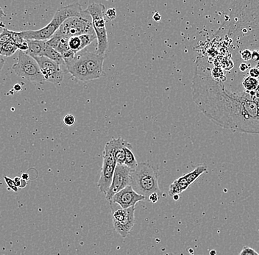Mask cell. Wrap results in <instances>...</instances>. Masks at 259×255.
Listing matches in <instances>:
<instances>
[{
    "mask_svg": "<svg viewBox=\"0 0 259 255\" xmlns=\"http://www.w3.org/2000/svg\"><path fill=\"white\" fill-rule=\"evenodd\" d=\"M217 252L216 251H214V250H213V251H210V255H216Z\"/></svg>",
    "mask_w": 259,
    "mask_h": 255,
    "instance_id": "cell-38",
    "label": "cell"
},
{
    "mask_svg": "<svg viewBox=\"0 0 259 255\" xmlns=\"http://www.w3.org/2000/svg\"><path fill=\"white\" fill-rule=\"evenodd\" d=\"M131 171L132 170L125 165H116L112 183L105 194L107 201L111 202L115 194L131 185Z\"/></svg>",
    "mask_w": 259,
    "mask_h": 255,
    "instance_id": "cell-7",
    "label": "cell"
},
{
    "mask_svg": "<svg viewBox=\"0 0 259 255\" xmlns=\"http://www.w3.org/2000/svg\"><path fill=\"white\" fill-rule=\"evenodd\" d=\"M14 88H15L16 91H19L22 89V87L19 85H16L15 86H14Z\"/></svg>",
    "mask_w": 259,
    "mask_h": 255,
    "instance_id": "cell-36",
    "label": "cell"
},
{
    "mask_svg": "<svg viewBox=\"0 0 259 255\" xmlns=\"http://www.w3.org/2000/svg\"><path fill=\"white\" fill-rule=\"evenodd\" d=\"M39 66L40 72L45 82L60 84L64 80V72L61 66L55 61L45 56L33 58Z\"/></svg>",
    "mask_w": 259,
    "mask_h": 255,
    "instance_id": "cell-9",
    "label": "cell"
},
{
    "mask_svg": "<svg viewBox=\"0 0 259 255\" xmlns=\"http://www.w3.org/2000/svg\"><path fill=\"white\" fill-rule=\"evenodd\" d=\"M56 33L69 39L72 37L93 34L95 32L92 25V17L85 10H83L79 17L66 19Z\"/></svg>",
    "mask_w": 259,
    "mask_h": 255,
    "instance_id": "cell-4",
    "label": "cell"
},
{
    "mask_svg": "<svg viewBox=\"0 0 259 255\" xmlns=\"http://www.w3.org/2000/svg\"><path fill=\"white\" fill-rule=\"evenodd\" d=\"M165 255H175V254H173V253H168V254H166Z\"/></svg>",
    "mask_w": 259,
    "mask_h": 255,
    "instance_id": "cell-39",
    "label": "cell"
},
{
    "mask_svg": "<svg viewBox=\"0 0 259 255\" xmlns=\"http://www.w3.org/2000/svg\"><path fill=\"white\" fill-rule=\"evenodd\" d=\"M207 166L205 165H200V166H197L195 169H194L192 172H189V173L186 174L184 177H185L186 181L189 183V185H192L196 181L197 178L202 174L205 173L207 172Z\"/></svg>",
    "mask_w": 259,
    "mask_h": 255,
    "instance_id": "cell-16",
    "label": "cell"
},
{
    "mask_svg": "<svg viewBox=\"0 0 259 255\" xmlns=\"http://www.w3.org/2000/svg\"><path fill=\"white\" fill-rule=\"evenodd\" d=\"M239 56H240L241 59L244 61V62L251 61L252 58V50L250 49H246L239 50Z\"/></svg>",
    "mask_w": 259,
    "mask_h": 255,
    "instance_id": "cell-24",
    "label": "cell"
},
{
    "mask_svg": "<svg viewBox=\"0 0 259 255\" xmlns=\"http://www.w3.org/2000/svg\"><path fill=\"white\" fill-rule=\"evenodd\" d=\"M131 186L137 193L145 198L148 201L149 197L154 193L163 196L160 189L158 179V167L147 163H140L134 170L131 171Z\"/></svg>",
    "mask_w": 259,
    "mask_h": 255,
    "instance_id": "cell-1",
    "label": "cell"
},
{
    "mask_svg": "<svg viewBox=\"0 0 259 255\" xmlns=\"http://www.w3.org/2000/svg\"><path fill=\"white\" fill-rule=\"evenodd\" d=\"M142 201H145V198L137 193L131 185H128L115 194L111 201L119 205L123 209H128Z\"/></svg>",
    "mask_w": 259,
    "mask_h": 255,
    "instance_id": "cell-11",
    "label": "cell"
},
{
    "mask_svg": "<svg viewBox=\"0 0 259 255\" xmlns=\"http://www.w3.org/2000/svg\"><path fill=\"white\" fill-rule=\"evenodd\" d=\"M70 50L69 46V38L63 37L61 38V41H60L59 45L56 49V51L58 52L60 54L62 55L66 52Z\"/></svg>",
    "mask_w": 259,
    "mask_h": 255,
    "instance_id": "cell-22",
    "label": "cell"
},
{
    "mask_svg": "<svg viewBox=\"0 0 259 255\" xmlns=\"http://www.w3.org/2000/svg\"><path fill=\"white\" fill-rule=\"evenodd\" d=\"M173 199L175 200V201H178V199H179L180 196L179 195H176V196H173Z\"/></svg>",
    "mask_w": 259,
    "mask_h": 255,
    "instance_id": "cell-37",
    "label": "cell"
},
{
    "mask_svg": "<svg viewBox=\"0 0 259 255\" xmlns=\"http://www.w3.org/2000/svg\"><path fill=\"white\" fill-rule=\"evenodd\" d=\"M161 197L162 195L158 194V193H154L153 194H151V196H150V197H149L148 201L155 204V203L158 202V201H159L160 198Z\"/></svg>",
    "mask_w": 259,
    "mask_h": 255,
    "instance_id": "cell-30",
    "label": "cell"
},
{
    "mask_svg": "<svg viewBox=\"0 0 259 255\" xmlns=\"http://www.w3.org/2000/svg\"><path fill=\"white\" fill-rule=\"evenodd\" d=\"M6 13L4 12V11H3V9H2L1 7H0V19H2V18L6 17Z\"/></svg>",
    "mask_w": 259,
    "mask_h": 255,
    "instance_id": "cell-35",
    "label": "cell"
},
{
    "mask_svg": "<svg viewBox=\"0 0 259 255\" xmlns=\"http://www.w3.org/2000/svg\"><path fill=\"white\" fill-rule=\"evenodd\" d=\"M43 56L55 61L60 66L65 65L64 58H63L62 56L58 52H57L56 50L49 46L48 44H47L45 51H44Z\"/></svg>",
    "mask_w": 259,
    "mask_h": 255,
    "instance_id": "cell-17",
    "label": "cell"
},
{
    "mask_svg": "<svg viewBox=\"0 0 259 255\" xmlns=\"http://www.w3.org/2000/svg\"><path fill=\"white\" fill-rule=\"evenodd\" d=\"M190 185H189L187 181H186L185 177L184 176L179 177L177 180H175L170 185L169 190V195L171 197L176 196V195H179L182 193L184 190L187 189Z\"/></svg>",
    "mask_w": 259,
    "mask_h": 255,
    "instance_id": "cell-15",
    "label": "cell"
},
{
    "mask_svg": "<svg viewBox=\"0 0 259 255\" xmlns=\"http://www.w3.org/2000/svg\"><path fill=\"white\" fill-rule=\"evenodd\" d=\"M82 11L83 10L78 3L61 7L56 11L51 22L43 28L38 30H25L20 33L25 40L48 41L59 30L60 27L66 19L71 17H79L82 14Z\"/></svg>",
    "mask_w": 259,
    "mask_h": 255,
    "instance_id": "cell-2",
    "label": "cell"
},
{
    "mask_svg": "<svg viewBox=\"0 0 259 255\" xmlns=\"http://www.w3.org/2000/svg\"><path fill=\"white\" fill-rule=\"evenodd\" d=\"M4 180L9 189L14 190V192H17L19 190V188L16 186L14 180L7 177V176H4Z\"/></svg>",
    "mask_w": 259,
    "mask_h": 255,
    "instance_id": "cell-25",
    "label": "cell"
},
{
    "mask_svg": "<svg viewBox=\"0 0 259 255\" xmlns=\"http://www.w3.org/2000/svg\"><path fill=\"white\" fill-rule=\"evenodd\" d=\"M12 41L15 43L18 49L25 53L28 50V43L27 40L24 39L20 32H13Z\"/></svg>",
    "mask_w": 259,
    "mask_h": 255,
    "instance_id": "cell-19",
    "label": "cell"
},
{
    "mask_svg": "<svg viewBox=\"0 0 259 255\" xmlns=\"http://www.w3.org/2000/svg\"><path fill=\"white\" fill-rule=\"evenodd\" d=\"M22 180H25V181H27V180L30 179L29 177V174L27 173H24L22 174Z\"/></svg>",
    "mask_w": 259,
    "mask_h": 255,
    "instance_id": "cell-34",
    "label": "cell"
},
{
    "mask_svg": "<svg viewBox=\"0 0 259 255\" xmlns=\"http://www.w3.org/2000/svg\"><path fill=\"white\" fill-rule=\"evenodd\" d=\"M69 46L71 50H72L75 54L82 51V41L80 36H74L69 39Z\"/></svg>",
    "mask_w": 259,
    "mask_h": 255,
    "instance_id": "cell-21",
    "label": "cell"
},
{
    "mask_svg": "<svg viewBox=\"0 0 259 255\" xmlns=\"http://www.w3.org/2000/svg\"><path fill=\"white\" fill-rule=\"evenodd\" d=\"M238 69H239V72H246L248 71L249 65H247V64H246V63L244 62L241 63V64H239Z\"/></svg>",
    "mask_w": 259,
    "mask_h": 255,
    "instance_id": "cell-31",
    "label": "cell"
},
{
    "mask_svg": "<svg viewBox=\"0 0 259 255\" xmlns=\"http://www.w3.org/2000/svg\"><path fill=\"white\" fill-rule=\"evenodd\" d=\"M132 145L129 143L125 147V159H124V164L126 166L130 168L131 170H134L137 167L138 164L136 157L132 151Z\"/></svg>",
    "mask_w": 259,
    "mask_h": 255,
    "instance_id": "cell-18",
    "label": "cell"
},
{
    "mask_svg": "<svg viewBox=\"0 0 259 255\" xmlns=\"http://www.w3.org/2000/svg\"><path fill=\"white\" fill-rule=\"evenodd\" d=\"M13 70L21 78L32 83L43 84L45 82L38 63L33 58L20 52L18 61L14 64Z\"/></svg>",
    "mask_w": 259,
    "mask_h": 255,
    "instance_id": "cell-5",
    "label": "cell"
},
{
    "mask_svg": "<svg viewBox=\"0 0 259 255\" xmlns=\"http://www.w3.org/2000/svg\"><path fill=\"white\" fill-rule=\"evenodd\" d=\"M239 255H259V253L250 246H244Z\"/></svg>",
    "mask_w": 259,
    "mask_h": 255,
    "instance_id": "cell-26",
    "label": "cell"
},
{
    "mask_svg": "<svg viewBox=\"0 0 259 255\" xmlns=\"http://www.w3.org/2000/svg\"><path fill=\"white\" fill-rule=\"evenodd\" d=\"M64 122L67 126L74 125L75 123V117L71 114H68L64 118Z\"/></svg>",
    "mask_w": 259,
    "mask_h": 255,
    "instance_id": "cell-28",
    "label": "cell"
},
{
    "mask_svg": "<svg viewBox=\"0 0 259 255\" xmlns=\"http://www.w3.org/2000/svg\"><path fill=\"white\" fill-rule=\"evenodd\" d=\"M14 182H15V184L16 186L18 188H25L26 185H27V181L25 180H22V178L19 177H16L14 179Z\"/></svg>",
    "mask_w": 259,
    "mask_h": 255,
    "instance_id": "cell-29",
    "label": "cell"
},
{
    "mask_svg": "<svg viewBox=\"0 0 259 255\" xmlns=\"http://www.w3.org/2000/svg\"><path fill=\"white\" fill-rule=\"evenodd\" d=\"M18 48L12 41L7 42L0 46V56L3 57H10L17 51Z\"/></svg>",
    "mask_w": 259,
    "mask_h": 255,
    "instance_id": "cell-20",
    "label": "cell"
},
{
    "mask_svg": "<svg viewBox=\"0 0 259 255\" xmlns=\"http://www.w3.org/2000/svg\"><path fill=\"white\" fill-rule=\"evenodd\" d=\"M78 53L82 56L87 66L91 80H97L105 75L103 71L105 56H100L96 52L92 53L85 49Z\"/></svg>",
    "mask_w": 259,
    "mask_h": 255,
    "instance_id": "cell-10",
    "label": "cell"
},
{
    "mask_svg": "<svg viewBox=\"0 0 259 255\" xmlns=\"http://www.w3.org/2000/svg\"><path fill=\"white\" fill-rule=\"evenodd\" d=\"M116 161L114 157L109 151H103V166L100 172V179L97 183L99 190L101 193L106 194L111 183H112L113 174L116 167Z\"/></svg>",
    "mask_w": 259,
    "mask_h": 255,
    "instance_id": "cell-8",
    "label": "cell"
},
{
    "mask_svg": "<svg viewBox=\"0 0 259 255\" xmlns=\"http://www.w3.org/2000/svg\"><path fill=\"white\" fill-rule=\"evenodd\" d=\"M153 19L155 22H159V21L161 20V17L159 13L155 12V14L153 15Z\"/></svg>",
    "mask_w": 259,
    "mask_h": 255,
    "instance_id": "cell-33",
    "label": "cell"
},
{
    "mask_svg": "<svg viewBox=\"0 0 259 255\" xmlns=\"http://www.w3.org/2000/svg\"><path fill=\"white\" fill-rule=\"evenodd\" d=\"M66 67L69 73H70L71 75L77 81L83 82L91 81L87 66L80 53L76 54L74 59L66 64Z\"/></svg>",
    "mask_w": 259,
    "mask_h": 255,
    "instance_id": "cell-12",
    "label": "cell"
},
{
    "mask_svg": "<svg viewBox=\"0 0 259 255\" xmlns=\"http://www.w3.org/2000/svg\"><path fill=\"white\" fill-rule=\"evenodd\" d=\"M92 19V25L97 35V46L96 53L105 56L108 47V34L105 27V7L103 4L92 3L85 10Z\"/></svg>",
    "mask_w": 259,
    "mask_h": 255,
    "instance_id": "cell-3",
    "label": "cell"
},
{
    "mask_svg": "<svg viewBox=\"0 0 259 255\" xmlns=\"http://www.w3.org/2000/svg\"><path fill=\"white\" fill-rule=\"evenodd\" d=\"M5 63H6V60H5L4 57L0 56V74H1L2 71H3V67H4Z\"/></svg>",
    "mask_w": 259,
    "mask_h": 255,
    "instance_id": "cell-32",
    "label": "cell"
},
{
    "mask_svg": "<svg viewBox=\"0 0 259 255\" xmlns=\"http://www.w3.org/2000/svg\"><path fill=\"white\" fill-rule=\"evenodd\" d=\"M28 43V50L25 54L32 58L43 56L44 51L47 46V41H38V40H27Z\"/></svg>",
    "mask_w": 259,
    "mask_h": 255,
    "instance_id": "cell-14",
    "label": "cell"
},
{
    "mask_svg": "<svg viewBox=\"0 0 259 255\" xmlns=\"http://www.w3.org/2000/svg\"><path fill=\"white\" fill-rule=\"evenodd\" d=\"M129 144L123 138H113L105 144V151L113 155L117 165H124L125 159V147Z\"/></svg>",
    "mask_w": 259,
    "mask_h": 255,
    "instance_id": "cell-13",
    "label": "cell"
},
{
    "mask_svg": "<svg viewBox=\"0 0 259 255\" xmlns=\"http://www.w3.org/2000/svg\"><path fill=\"white\" fill-rule=\"evenodd\" d=\"M109 203L112 212L113 228L121 238H127L135 224V207L123 209L116 203Z\"/></svg>",
    "mask_w": 259,
    "mask_h": 255,
    "instance_id": "cell-6",
    "label": "cell"
},
{
    "mask_svg": "<svg viewBox=\"0 0 259 255\" xmlns=\"http://www.w3.org/2000/svg\"><path fill=\"white\" fill-rule=\"evenodd\" d=\"M13 32L14 31H11L6 28L3 29V32L0 33V46L12 41Z\"/></svg>",
    "mask_w": 259,
    "mask_h": 255,
    "instance_id": "cell-23",
    "label": "cell"
},
{
    "mask_svg": "<svg viewBox=\"0 0 259 255\" xmlns=\"http://www.w3.org/2000/svg\"><path fill=\"white\" fill-rule=\"evenodd\" d=\"M105 17L110 21L114 20L116 18V11L115 9L107 10L105 13Z\"/></svg>",
    "mask_w": 259,
    "mask_h": 255,
    "instance_id": "cell-27",
    "label": "cell"
}]
</instances>
